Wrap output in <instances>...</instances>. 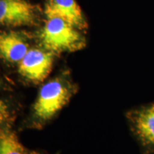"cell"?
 I'll return each mask as SVG.
<instances>
[{"mask_svg":"<svg viewBox=\"0 0 154 154\" xmlns=\"http://www.w3.org/2000/svg\"><path fill=\"white\" fill-rule=\"evenodd\" d=\"M39 38L44 49L53 54L74 52L86 44L79 29L59 18L48 19Z\"/></svg>","mask_w":154,"mask_h":154,"instance_id":"6da1fadb","label":"cell"},{"mask_svg":"<svg viewBox=\"0 0 154 154\" xmlns=\"http://www.w3.org/2000/svg\"><path fill=\"white\" fill-rule=\"evenodd\" d=\"M72 96V87L61 79L47 83L40 89L34 103V115L39 120H49L68 103Z\"/></svg>","mask_w":154,"mask_h":154,"instance_id":"7a4b0ae2","label":"cell"},{"mask_svg":"<svg viewBox=\"0 0 154 154\" xmlns=\"http://www.w3.org/2000/svg\"><path fill=\"white\" fill-rule=\"evenodd\" d=\"M54 54L38 49H29L19 62L18 72L25 79L38 84L44 82L53 66Z\"/></svg>","mask_w":154,"mask_h":154,"instance_id":"3957f363","label":"cell"},{"mask_svg":"<svg viewBox=\"0 0 154 154\" xmlns=\"http://www.w3.org/2000/svg\"><path fill=\"white\" fill-rule=\"evenodd\" d=\"M37 19V9L26 0H0V26H32Z\"/></svg>","mask_w":154,"mask_h":154,"instance_id":"277c9868","label":"cell"},{"mask_svg":"<svg viewBox=\"0 0 154 154\" xmlns=\"http://www.w3.org/2000/svg\"><path fill=\"white\" fill-rule=\"evenodd\" d=\"M45 14L48 19H62L79 30L87 26L76 0H49L45 7Z\"/></svg>","mask_w":154,"mask_h":154,"instance_id":"5b68a950","label":"cell"},{"mask_svg":"<svg viewBox=\"0 0 154 154\" xmlns=\"http://www.w3.org/2000/svg\"><path fill=\"white\" fill-rule=\"evenodd\" d=\"M29 50L28 44L19 33L9 32L0 34V57L4 60L19 62Z\"/></svg>","mask_w":154,"mask_h":154,"instance_id":"8992f818","label":"cell"},{"mask_svg":"<svg viewBox=\"0 0 154 154\" xmlns=\"http://www.w3.org/2000/svg\"><path fill=\"white\" fill-rule=\"evenodd\" d=\"M133 123L141 141L154 146V105L137 111L133 116Z\"/></svg>","mask_w":154,"mask_h":154,"instance_id":"52a82bcc","label":"cell"},{"mask_svg":"<svg viewBox=\"0 0 154 154\" xmlns=\"http://www.w3.org/2000/svg\"><path fill=\"white\" fill-rule=\"evenodd\" d=\"M29 152L13 131L0 130V154H29Z\"/></svg>","mask_w":154,"mask_h":154,"instance_id":"ba28073f","label":"cell"},{"mask_svg":"<svg viewBox=\"0 0 154 154\" xmlns=\"http://www.w3.org/2000/svg\"><path fill=\"white\" fill-rule=\"evenodd\" d=\"M9 116L8 107L5 102L0 100V126L9 120Z\"/></svg>","mask_w":154,"mask_h":154,"instance_id":"9c48e42d","label":"cell"},{"mask_svg":"<svg viewBox=\"0 0 154 154\" xmlns=\"http://www.w3.org/2000/svg\"><path fill=\"white\" fill-rule=\"evenodd\" d=\"M29 154H40V153L36 151H29Z\"/></svg>","mask_w":154,"mask_h":154,"instance_id":"30bf717a","label":"cell"}]
</instances>
